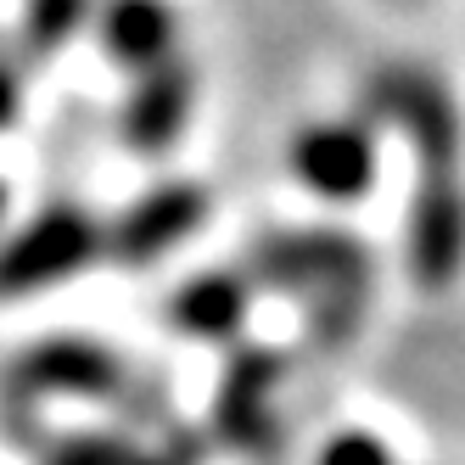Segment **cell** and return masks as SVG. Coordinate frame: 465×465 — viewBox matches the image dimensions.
Listing matches in <instances>:
<instances>
[{"mask_svg":"<svg viewBox=\"0 0 465 465\" xmlns=\"http://www.w3.org/2000/svg\"><path fill=\"white\" fill-rule=\"evenodd\" d=\"M191 118V68L157 62L141 74V90L124 107V141L129 152H169Z\"/></svg>","mask_w":465,"mask_h":465,"instance_id":"obj_3","label":"cell"},{"mask_svg":"<svg viewBox=\"0 0 465 465\" xmlns=\"http://www.w3.org/2000/svg\"><path fill=\"white\" fill-rule=\"evenodd\" d=\"M0 213H6V185H0Z\"/></svg>","mask_w":465,"mask_h":465,"instance_id":"obj_13","label":"cell"},{"mask_svg":"<svg viewBox=\"0 0 465 465\" xmlns=\"http://www.w3.org/2000/svg\"><path fill=\"white\" fill-rule=\"evenodd\" d=\"M17 107H23V84H17V74L6 68V62H0V129L17 118Z\"/></svg>","mask_w":465,"mask_h":465,"instance_id":"obj_11","label":"cell"},{"mask_svg":"<svg viewBox=\"0 0 465 465\" xmlns=\"http://www.w3.org/2000/svg\"><path fill=\"white\" fill-rule=\"evenodd\" d=\"M12 381L23 392H95V398H107V392L124 387V364L95 342L62 337V342H40L17 364Z\"/></svg>","mask_w":465,"mask_h":465,"instance_id":"obj_4","label":"cell"},{"mask_svg":"<svg viewBox=\"0 0 465 465\" xmlns=\"http://www.w3.org/2000/svg\"><path fill=\"white\" fill-rule=\"evenodd\" d=\"M45 465H129V449L113 443V438H74V443H62Z\"/></svg>","mask_w":465,"mask_h":465,"instance_id":"obj_9","label":"cell"},{"mask_svg":"<svg viewBox=\"0 0 465 465\" xmlns=\"http://www.w3.org/2000/svg\"><path fill=\"white\" fill-rule=\"evenodd\" d=\"M84 17H90V0H35L28 17H23V40H28L35 56H45V51H56L68 40Z\"/></svg>","mask_w":465,"mask_h":465,"instance_id":"obj_8","label":"cell"},{"mask_svg":"<svg viewBox=\"0 0 465 465\" xmlns=\"http://www.w3.org/2000/svg\"><path fill=\"white\" fill-rule=\"evenodd\" d=\"M325 465H381V449L371 438H342L337 449L325 454Z\"/></svg>","mask_w":465,"mask_h":465,"instance_id":"obj_10","label":"cell"},{"mask_svg":"<svg viewBox=\"0 0 465 465\" xmlns=\"http://www.w3.org/2000/svg\"><path fill=\"white\" fill-rule=\"evenodd\" d=\"M203 213H208V196L196 191V185H163V191H152V196H141L135 208H129L118 224H113V252L124 258V263H146V258H163L174 242H185L196 224H203Z\"/></svg>","mask_w":465,"mask_h":465,"instance_id":"obj_2","label":"cell"},{"mask_svg":"<svg viewBox=\"0 0 465 465\" xmlns=\"http://www.w3.org/2000/svg\"><path fill=\"white\" fill-rule=\"evenodd\" d=\"M129 465H163L157 454H129Z\"/></svg>","mask_w":465,"mask_h":465,"instance_id":"obj_12","label":"cell"},{"mask_svg":"<svg viewBox=\"0 0 465 465\" xmlns=\"http://www.w3.org/2000/svg\"><path fill=\"white\" fill-rule=\"evenodd\" d=\"M102 247V230H95L90 213L79 208H45L40 219H28L17 236L0 242V292L23 297V292H40L68 281L79 263L95 258Z\"/></svg>","mask_w":465,"mask_h":465,"instance_id":"obj_1","label":"cell"},{"mask_svg":"<svg viewBox=\"0 0 465 465\" xmlns=\"http://www.w3.org/2000/svg\"><path fill=\"white\" fill-rule=\"evenodd\" d=\"M102 40L113 51V62L124 68H157L169 62V45H174V17L163 0H113L102 12Z\"/></svg>","mask_w":465,"mask_h":465,"instance_id":"obj_5","label":"cell"},{"mask_svg":"<svg viewBox=\"0 0 465 465\" xmlns=\"http://www.w3.org/2000/svg\"><path fill=\"white\" fill-rule=\"evenodd\" d=\"M247 286L236 275H196L169 297V325L191 337H230L242 325Z\"/></svg>","mask_w":465,"mask_h":465,"instance_id":"obj_6","label":"cell"},{"mask_svg":"<svg viewBox=\"0 0 465 465\" xmlns=\"http://www.w3.org/2000/svg\"><path fill=\"white\" fill-rule=\"evenodd\" d=\"M297 174L325 196H348L371 174V152H364L348 129H314V135L297 141Z\"/></svg>","mask_w":465,"mask_h":465,"instance_id":"obj_7","label":"cell"}]
</instances>
